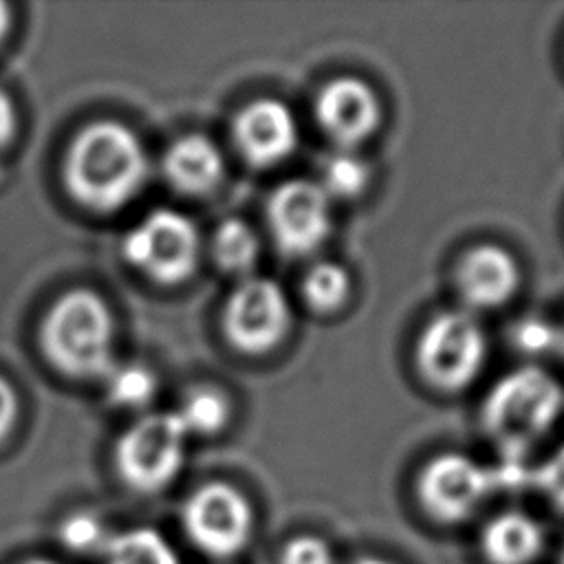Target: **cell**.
Instances as JSON below:
<instances>
[{
  "label": "cell",
  "mask_w": 564,
  "mask_h": 564,
  "mask_svg": "<svg viewBox=\"0 0 564 564\" xmlns=\"http://www.w3.org/2000/svg\"><path fill=\"white\" fill-rule=\"evenodd\" d=\"M557 333H560V335H557V352L564 355V324L557 326Z\"/></svg>",
  "instance_id": "30"
},
{
  "label": "cell",
  "mask_w": 564,
  "mask_h": 564,
  "mask_svg": "<svg viewBox=\"0 0 564 564\" xmlns=\"http://www.w3.org/2000/svg\"><path fill=\"white\" fill-rule=\"evenodd\" d=\"M489 357L487 333L476 313L445 308L421 328L414 366L425 386L438 392H460L471 386Z\"/></svg>",
  "instance_id": "4"
},
{
  "label": "cell",
  "mask_w": 564,
  "mask_h": 564,
  "mask_svg": "<svg viewBox=\"0 0 564 564\" xmlns=\"http://www.w3.org/2000/svg\"><path fill=\"white\" fill-rule=\"evenodd\" d=\"M108 397L119 408H143L156 394V377L150 368L126 364L108 370Z\"/></svg>",
  "instance_id": "21"
},
{
  "label": "cell",
  "mask_w": 564,
  "mask_h": 564,
  "mask_svg": "<svg viewBox=\"0 0 564 564\" xmlns=\"http://www.w3.org/2000/svg\"><path fill=\"white\" fill-rule=\"evenodd\" d=\"M557 564H564V551H562V555H560V560H557Z\"/></svg>",
  "instance_id": "32"
},
{
  "label": "cell",
  "mask_w": 564,
  "mask_h": 564,
  "mask_svg": "<svg viewBox=\"0 0 564 564\" xmlns=\"http://www.w3.org/2000/svg\"><path fill=\"white\" fill-rule=\"evenodd\" d=\"M352 564H394V562L386 560V557H377V555H364V557L355 560Z\"/></svg>",
  "instance_id": "29"
},
{
  "label": "cell",
  "mask_w": 564,
  "mask_h": 564,
  "mask_svg": "<svg viewBox=\"0 0 564 564\" xmlns=\"http://www.w3.org/2000/svg\"><path fill=\"white\" fill-rule=\"evenodd\" d=\"M104 564H181L174 546L150 527H137L110 535Z\"/></svg>",
  "instance_id": "16"
},
{
  "label": "cell",
  "mask_w": 564,
  "mask_h": 564,
  "mask_svg": "<svg viewBox=\"0 0 564 564\" xmlns=\"http://www.w3.org/2000/svg\"><path fill=\"white\" fill-rule=\"evenodd\" d=\"M165 178L185 194H207L223 178V154L216 143L203 134L176 139L163 156Z\"/></svg>",
  "instance_id": "15"
},
{
  "label": "cell",
  "mask_w": 564,
  "mask_h": 564,
  "mask_svg": "<svg viewBox=\"0 0 564 564\" xmlns=\"http://www.w3.org/2000/svg\"><path fill=\"white\" fill-rule=\"evenodd\" d=\"M273 240L289 256L317 251L330 234V198L317 181L295 178L273 189L267 205Z\"/></svg>",
  "instance_id": "10"
},
{
  "label": "cell",
  "mask_w": 564,
  "mask_h": 564,
  "mask_svg": "<svg viewBox=\"0 0 564 564\" xmlns=\"http://www.w3.org/2000/svg\"><path fill=\"white\" fill-rule=\"evenodd\" d=\"M454 284L465 311H494L509 304L520 291L522 269L507 247L480 242L458 258Z\"/></svg>",
  "instance_id": "12"
},
{
  "label": "cell",
  "mask_w": 564,
  "mask_h": 564,
  "mask_svg": "<svg viewBox=\"0 0 564 564\" xmlns=\"http://www.w3.org/2000/svg\"><path fill=\"white\" fill-rule=\"evenodd\" d=\"M11 24V18H9V7L4 2H0V40L4 37L7 29Z\"/></svg>",
  "instance_id": "28"
},
{
  "label": "cell",
  "mask_w": 564,
  "mask_h": 564,
  "mask_svg": "<svg viewBox=\"0 0 564 564\" xmlns=\"http://www.w3.org/2000/svg\"><path fill=\"white\" fill-rule=\"evenodd\" d=\"M200 240L194 223L176 209H154L123 238V256L148 278L176 284L196 269Z\"/></svg>",
  "instance_id": "7"
},
{
  "label": "cell",
  "mask_w": 564,
  "mask_h": 564,
  "mask_svg": "<svg viewBox=\"0 0 564 564\" xmlns=\"http://www.w3.org/2000/svg\"><path fill=\"white\" fill-rule=\"evenodd\" d=\"M227 339L245 352H267L291 328V304L282 286L269 278H245L229 295L223 313Z\"/></svg>",
  "instance_id": "9"
},
{
  "label": "cell",
  "mask_w": 564,
  "mask_h": 564,
  "mask_svg": "<svg viewBox=\"0 0 564 564\" xmlns=\"http://www.w3.org/2000/svg\"><path fill=\"white\" fill-rule=\"evenodd\" d=\"M183 529L189 542L205 555L227 560L245 551L253 533V509L236 487L207 482L183 507Z\"/></svg>",
  "instance_id": "8"
},
{
  "label": "cell",
  "mask_w": 564,
  "mask_h": 564,
  "mask_svg": "<svg viewBox=\"0 0 564 564\" xmlns=\"http://www.w3.org/2000/svg\"><path fill=\"white\" fill-rule=\"evenodd\" d=\"M557 326L540 317L522 319L513 328V341L527 355H546L551 350H557Z\"/></svg>",
  "instance_id": "24"
},
{
  "label": "cell",
  "mask_w": 564,
  "mask_h": 564,
  "mask_svg": "<svg viewBox=\"0 0 564 564\" xmlns=\"http://www.w3.org/2000/svg\"><path fill=\"white\" fill-rule=\"evenodd\" d=\"M529 487L557 511L564 513V443L555 447L538 467H531Z\"/></svg>",
  "instance_id": "23"
},
{
  "label": "cell",
  "mask_w": 564,
  "mask_h": 564,
  "mask_svg": "<svg viewBox=\"0 0 564 564\" xmlns=\"http://www.w3.org/2000/svg\"><path fill=\"white\" fill-rule=\"evenodd\" d=\"M187 432L174 412H154L134 421L117 441L119 478L137 494L165 489L183 467Z\"/></svg>",
  "instance_id": "6"
},
{
  "label": "cell",
  "mask_w": 564,
  "mask_h": 564,
  "mask_svg": "<svg viewBox=\"0 0 564 564\" xmlns=\"http://www.w3.org/2000/svg\"><path fill=\"white\" fill-rule=\"evenodd\" d=\"M18 416V399L15 390L7 379L0 377V441L11 432Z\"/></svg>",
  "instance_id": "26"
},
{
  "label": "cell",
  "mask_w": 564,
  "mask_h": 564,
  "mask_svg": "<svg viewBox=\"0 0 564 564\" xmlns=\"http://www.w3.org/2000/svg\"><path fill=\"white\" fill-rule=\"evenodd\" d=\"M500 489L496 465H482L460 452L434 454L414 478V496L423 516L441 527L467 522Z\"/></svg>",
  "instance_id": "5"
},
{
  "label": "cell",
  "mask_w": 564,
  "mask_h": 564,
  "mask_svg": "<svg viewBox=\"0 0 564 564\" xmlns=\"http://www.w3.org/2000/svg\"><path fill=\"white\" fill-rule=\"evenodd\" d=\"M57 538L70 553L104 551L110 540V535H106L104 522L88 511H75L66 516L57 529Z\"/></svg>",
  "instance_id": "22"
},
{
  "label": "cell",
  "mask_w": 564,
  "mask_h": 564,
  "mask_svg": "<svg viewBox=\"0 0 564 564\" xmlns=\"http://www.w3.org/2000/svg\"><path fill=\"white\" fill-rule=\"evenodd\" d=\"M315 119L339 150H355L381 128L383 101L366 79L341 75L317 93Z\"/></svg>",
  "instance_id": "11"
},
{
  "label": "cell",
  "mask_w": 564,
  "mask_h": 564,
  "mask_svg": "<svg viewBox=\"0 0 564 564\" xmlns=\"http://www.w3.org/2000/svg\"><path fill=\"white\" fill-rule=\"evenodd\" d=\"M234 141L240 154L256 167L284 161L297 145V121L286 104L258 99L234 119Z\"/></svg>",
  "instance_id": "13"
},
{
  "label": "cell",
  "mask_w": 564,
  "mask_h": 564,
  "mask_svg": "<svg viewBox=\"0 0 564 564\" xmlns=\"http://www.w3.org/2000/svg\"><path fill=\"white\" fill-rule=\"evenodd\" d=\"M112 315L93 291L62 295L42 324V346L55 368L73 377H99L112 368Z\"/></svg>",
  "instance_id": "3"
},
{
  "label": "cell",
  "mask_w": 564,
  "mask_h": 564,
  "mask_svg": "<svg viewBox=\"0 0 564 564\" xmlns=\"http://www.w3.org/2000/svg\"><path fill=\"white\" fill-rule=\"evenodd\" d=\"M258 238L253 229L238 220L229 218L218 225L212 238V256L216 264L234 275H245L251 271L256 258H258Z\"/></svg>",
  "instance_id": "18"
},
{
  "label": "cell",
  "mask_w": 564,
  "mask_h": 564,
  "mask_svg": "<svg viewBox=\"0 0 564 564\" xmlns=\"http://www.w3.org/2000/svg\"><path fill=\"white\" fill-rule=\"evenodd\" d=\"M280 564H335V557L328 542L317 535L302 533L282 546Z\"/></svg>",
  "instance_id": "25"
},
{
  "label": "cell",
  "mask_w": 564,
  "mask_h": 564,
  "mask_svg": "<svg viewBox=\"0 0 564 564\" xmlns=\"http://www.w3.org/2000/svg\"><path fill=\"white\" fill-rule=\"evenodd\" d=\"M564 412V386L542 366L502 375L480 405V427L502 463H524Z\"/></svg>",
  "instance_id": "2"
},
{
  "label": "cell",
  "mask_w": 564,
  "mask_h": 564,
  "mask_svg": "<svg viewBox=\"0 0 564 564\" xmlns=\"http://www.w3.org/2000/svg\"><path fill=\"white\" fill-rule=\"evenodd\" d=\"M352 280L339 262H315L302 278L304 302L317 313H333L350 297Z\"/></svg>",
  "instance_id": "19"
},
{
  "label": "cell",
  "mask_w": 564,
  "mask_h": 564,
  "mask_svg": "<svg viewBox=\"0 0 564 564\" xmlns=\"http://www.w3.org/2000/svg\"><path fill=\"white\" fill-rule=\"evenodd\" d=\"M372 181V165L355 150H337L326 156L317 185L330 200H352L361 196Z\"/></svg>",
  "instance_id": "17"
},
{
  "label": "cell",
  "mask_w": 564,
  "mask_h": 564,
  "mask_svg": "<svg viewBox=\"0 0 564 564\" xmlns=\"http://www.w3.org/2000/svg\"><path fill=\"white\" fill-rule=\"evenodd\" d=\"M15 130V112L9 95L0 88V148L11 139Z\"/></svg>",
  "instance_id": "27"
},
{
  "label": "cell",
  "mask_w": 564,
  "mask_h": 564,
  "mask_svg": "<svg viewBox=\"0 0 564 564\" xmlns=\"http://www.w3.org/2000/svg\"><path fill=\"white\" fill-rule=\"evenodd\" d=\"M20 564H57L53 560H42V557H35V560H26V562H20Z\"/></svg>",
  "instance_id": "31"
},
{
  "label": "cell",
  "mask_w": 564,
  "mask_h": 564,
  "mask_svg": "<svg viewBox=\"0 0 564 564\" xmlns=\"http://www.w3.org/2000/svg\"><path fill=\"white\" fill-rule=\"evenodd\" d=\"M148 178V156L137 134L117 121L86 126L70 143L64 181L77 203L112 212L130 203Z\"/></svg>",
  "instance_id": "1"
},
{
  "label": "cell",
  "mask_w": 564,
  "mask_h": 564,
  "mask_svg": "<svg viewBox=\"0 0 564 564\" xmlns=\"http://www.w3.org/2000/svg\"><path fill=\"white\" fill-rule=\"evenodd\" d=\"M183 430L189 434H216L225 427L229 416V403L223 392L214 388L192 390L181 408L174 412Z\"/></svg>",
  "instance_id": "20"
},
{
  "label": "cell",
  "mask_w": 564,
  "mask_h": 564,
  "mask_svg": "<svg viewBox=\"0 0 564 564\" xmlns=\"http://www.w3.org/2000/svg\"><path fill=\"white\" fill-rule=\"evenodd\" d=\"M478 549L487 564H533L544 551V529L527 511L507 509L482 524Z\"/></svg>",
  "instance_id": "14"
}]
</instances>
